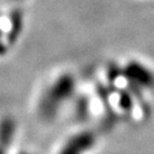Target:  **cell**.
Instances as JSON below:
<instances>
[{
	"label": "cell",
	"instance_id": "cell-6",
	"mask_svg": "<svg viewBox=\"0 0 154 154\" xmlns=\"http://www.w3.org/2000/svg\"><path fill=\"white\" fill-rule=\"evenodd\" d=\"M11 1H22V0H11Z\"/></svg>",
	"mask_w": 154,
	"mask_h": 154
},
{
	"label": "cell",
	"instance_id": "cell-1",
	"mask_svg": "<svg viewBox=\"0 0 154 154\" xmlns=\"http://www.w3.org/2000/svg\"><path fill=\"white\" fill-rule=\"evenodd\" d=\"M78 94L77 78L71 72L56 75L44 88L37 104L38 116L45 122H53L70 105Z\"/></svg>",
	"mask_w": 154,
	"mask_h": 154
},
{
	"label": "cell",
	"instance_id": "cell-2",
	"mask_svg": "<svg viewBox=\"0 0 154 154\" xmlns=\"http://www.w3.org/2000/svg\"><path fill=\"white\" fill-rule=\"evenodd\" d=\"M127 83L142 94L154 90V71L143 62L131 60L120 67Z\"/></svg>",
	"mask_w": 154,
	"mask_h": 154
},
{
	"label": "cell",
	"instance_id": "cell-4",
	"mask_svg": "<svg viewBox=\"0 0 154 154\" xmlns=\"http://www.w3.org/2000/svg\"><path fill=\"white\" fill-rule=\"evenodd\" d=\"M16 125L13 119L7 118L4 119L0 123V152H4L6 147L11 144L15 137Z\"/></svg>",
	"mask_w": 154,
	"mask_h": 154
},
{
	"label": "cell",
	"instance_id": "cell-5",
	"mask_svg": "<svg viewBox=\"0 0 154 154\" xmlns=\"http://www.w3.org/2000/svg\"><path fill=\"white\" fill-rule=\"evenodd\" d=\"M73 102L75 103V110H74V116L75 119L79 121H87L89 116H91V98L87 95H78L75 98L73 99Z\"/></svg>",
	"mask_w": 154,
	"mask_h": 154
},
{
	"label": "cell",
	"instance_id": "cell-3",
	"mask_svg": "<svg viewBox=\"0 0 154 154\" xmlns=\"http://www.w3.org/2000/svg\"><path fill=\"white\" fill-rule=\"evenodd\" d=\"M97 144V136L91 130H80L74 132L62 144L58 153L61 154H82L90 152Z\"/></svg>",
	"mask_w": 154,
	"mask_h": 154
}]
</instances>
